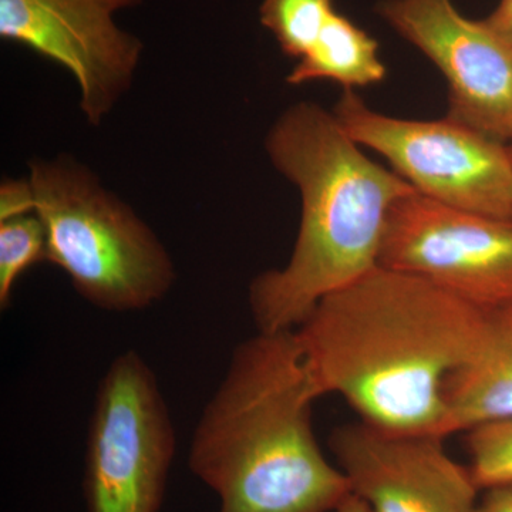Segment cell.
Masks as SVG:
<instances>
[{"label": "cell", "mask_w": 512, "mask_h": 512, "mask_svg": "<svg viewBox=\"0 0 512 512\" xmlns=\"http://www.w3.org/2000/svg\"><path fill=\"white\" fill-rule=\"evenodd\" d=\"M488 311L417 276L376 266L295 329L323 394L390 434L446 439V386L487 335Z\"/></svg>", "instance_id": "obj_1"}, {"label": "cell", "mask_w": 512, "mask_h": 512, "mask_svg": "<svg viewBox=\"0 0 512 512\" xmlns=\"http://www.w3.org/2000/svg\"><path fill=\"white\" fill-rule=\"evenodd\" d=\"M322 396L295 330L239 343L188 457L220 512H335L352 494L316 440L313 404Z\"/></svg>", "instance_id": "obj_2"}, {"label": "cell", "mask_w": 512, "mask_h": 512, "mask_svg": "<svg viewBox=\"0 0 512 512\" xmlns=\"http://www.w3.org/2000/svg\"><path fill=\"white\" fill-rule=\"evenodd\" d=\"M265 150L301 197L291 258L249 285L258 332L275 333L299 328L323 298L379 266L389 212L416 190L370 160L333 111L312 101L279 116Z\"/></svg>", "instance_id": "obj_3"}, {"label": "cell", "mask_w": 512, "mask_h": 512, "mask_svg": "<svg viewBox=\"0 0 512 512\" xmlns=\"http://www.w3.org/2000/svg\"><path fill=\"white\" fill-rule=\"evenodd\" d=\"M35 212L47 237V262L96 308L134 312L160 302L177 271L170 252L99 175L69 156L29 161Z\"/></svg>", "instance_id": "obj_4"}, {"label": "cell", "mask_w": 512, "mask_h": 512, "mask_svg": "<svg viewBox=\"0 0 512 512\" xmlns=\"http://www.w3.org/2000/svg\"><path fill=\"white\" fill-rule=\"evenodd\" d=\"M175 430L156 373L136 350L101 377L84 454L87 512H160Z\"/></svg>", "instance_id": "obj_5"}, {"label": "cell", "mask_w": 512, "mask_h": 512, "mask_svg": "<svg viewBox=\"0 0 512 512\" xmlns=\"http://www.w3.org/2000/svg\"><path fill=\"white\" fill-rule=\"evenodd\" d=\"M333 114L360 147L386 158L419 194L512 222V158L503 141L448 117L386 116L353 90H345Z\"/></svg>", "instance_id": "obj_6"}, {"label": "cell", "mask_w": 512, "mask_h": 512, "mask_svg": "<svg viewBox=\"0 0 512 512\" xmlns=\"http://www.w3.org/2000/svg\"><path fill=\"white\" fill-rule=\"evenodd\" d=\"M379 265L491 311L512 303V222L412 192L393 205Z\"/></svg>", "instance_id": "obj_7"}, {"label": "cell", "mask_w": 512, "mask_h": 512, "mask_svg": "<svg viewBox=\"0 0 512 512\" xmlns=\"http://www.w3.org/2000/svg\"><path fill=\"white\" fill-rule=\"evenodd\" d=\"M143 0H0V37L72 74L80 110L99 127L130 92L144 45L117 26L116 13Z\"/></svg>", "instance_id": "obj_8"}, {"label": "cell", "mask_w": 512, "mask_h": 512, "mask_svg": "<svg viewBox=\"0 0 512 512\" xmlns=\"http://www.w3.org/2000/svg\"><path fill=\"white\" fill-rule=\"evenodd\" d=\"M380 16L436 64L448 84V119L512 141V50L451 0H383Z\"/></svg>", "instance_id": "obj_9"}, {"label": "cell", "mask_w": 512, "mask_h": 512, "mask_svg": "<svg viewBox=\"0 0 512 512\" xmlns=\"http://www.w3.org/2000/svg\"><path fill=\"white\" fill-rule=\"evenodd\" d=\"M443 441L384 433L359 421L333 431L329 446L350 490L372 512H477L481 488Z\"/></svg>", "instance_id": "obj_10"}, {"label": "cell", "mask_w": 512, "mask_h": 512, "mask_svg": "<svg viewBox=\"0 0 512 512\" xmlns=\"http://www.w3.org/2000/svg\"><path fill=\"white\" fill-rule=\"evenodd\" d=\"M446 400L450 436L512 419V303L488 311L483 346L448 380Z\"/></svg>", "instance_id": "obj_11"}, {"label": "cell", "mask_w": 512, "mask_h": 512, "mask_svg": "<svg viewBox=\"0 0 512 512\" xmlns=\"http://www.w3.org/2000/svg\"><path fill=\"white\" fill-rule=\"evenodd\" d=\"M386 76L377 40L335 10L315 45L286 76V82L301 86L326 80L353 90L382 83Z\"/></svg>", "instance_id": "obj_12"}, {"label": "cell", "mask_w": 512, "mask_h": 512, "mask_svg": "<svg viewBox=\"0 0 512 512\" xmlns=\"http://www.w3.org/2000/svg\"><path fill=\"white\" fill-rule=\"evenodd\" d=\"M333 12V0H262L259 19L282 53L299 60L315 45Z\"/></svg>", "instance_id": "obj_13"}, {"label": "cell", "mask_w": 512, "mask_h": 512, "mask_svg": "<svg viewBox=\"0 0 512 512\" xmlns=\"http://www.w3.org/2000/svg\"><path fill=\"white\" fill-rule=\"evenodd\" d=\"M40 262H47V237L36 212L0 221V308H9L16 281Z\"/></svg>", "instance_id": "obj_14"}, {"label": "cell", "mask_w": 512, "mask_h": 512, "mask_svg": "<svg viewBox=\"0 0 512 512\" xmlns=\"http://www.w3.org/2000/svg\"><path fill=\"white\" fill-rule=\"evenodd\" d=\"M470 470L481 490L512 484V419L467 431Z\"/></svg>", "instance_id": "obj_15"}, {"label": "cell", "mask_w": 512, "mask_h": 512, "mask_svg": "<svg viewBox=\"0 0 512 512\" xmlns=\"http://www.w3.org/2000/svg\"><path fill=\"white\" fill-rule=\"evenodd\" d=\"M35 212V195L29 178H5L0 183V221Z\"/></svg>", "instance_id": "obj_16"}, {"label": "cell", "mask_w": 512, "mask_h": 512, "mask_svg": "<svg viewBox=\"0 0 512 512\" xmlns=\"http://www.w3.org/2000/svg\"><path fill=\"white\" fill-rule=\"evenodd\" d=\"M483 22L512 50V0H500L494 12Z\"/></svg>", "instance_id": "obj_17"}, {"label": "cell", "mask_w": 512, "mask_h": 512, "mask_svg": "<svg viewBox=\"0 0 512 512\" xmlns=\"http://www.w3.org/2000/svg\"><path fill=\"white\" fill-rule=\"evenodd\" d=\"M477 512H512V484L487 488L478 501Z\"/></svg>", "instance_id": "obj_18"}, {"label": "cell", "mask_w": 512, "mask_h": 512, "mask_svg": "<svg viewBox=\"0 0 512 512\" xmlns=\"http://www.w3.org/2000/svg\"><path fill=\"white\" fill-rule=\"evenodd\" d=\"M335 512H372V510H370L366 501H363L362 498L352 493L336 508Z\"/></svg>", "instance_id": "obj_19"}, {"label": "cell", "mask_w": 512, "mask_h": 512, "mask_svg": "<svg viewBox=\"0 0 512 512\" xmlns=\"http://www.w3.org/2000/svg\"><path fill=\"white\" fill-rule=\"evenodd\" d=\"M508 147H510V153H511V158H512V141H511L510 146H508Z\"/></svg>", "instance_id": "obj_20"}]
</instances>
